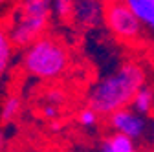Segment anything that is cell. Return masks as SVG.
<instances>
[{"mask_svg": "<svg viewBox=\"0 0 154 152\" xmlns=\"http://www.w3.org/2000/svg\"><path fill=\"white\" fill-rule=\"evenodd\" d=\"M50 18L46 17H15V24L9 29L11 41L17 48H26L46 33Z\"/></svg>", "mask_w": 154, "mask_h": 152, "instance_id": "5", "label": "cell"}, {"mask_svg": "<svg viewBox=\"0 0 154 152\" xmlns=\"http://www.w3.org/2000/svg\"><path fill=\"white\" fill-rule=\"evenodd\" d=\"M75 8V0H53L51 2V11L57 18L61 20H66V18H72Z\"/></svg>", "mask_w": 154, "mask_h": 152, "instance_id": "12", "label": "cell"}, {"mask_svg": "<svg viewBox=\"0 0 154 152\" xmlns=\"http://www.w3.org/2000/svg\"><path fill=\"white\" fill-rule=\"evenodd\" d=\"M46 99H48V103H53V105H57V106H61V105L64 103V93H63L61 90H51V92H48Z\"/></svg>", "mask_w": 154, "mask_h": 152, "instance_id": "15", "label": "cell"}, {"mask_svg": "<svg viewBox=\"0 0 154 152\" xmlns=\"http://www.w3.org/2000/svg\"><path fill=\"white\" fill-rule=\"evenodd\" d=\"M20 108H22V101L18 96H9L2 108H0V121L2 123H11L18 117V114H20Z\"/></svg>", "mask_w": 154, "mask_h": 152, "instance_id": "11", "label": "cell"}, {"mask_svg": "<svg viewBox=\"0 0 154 152\" xmlns=\"http://www.w3.org/2000/svg\"><path fill=\"white\" fill-rule=\"evenodd\" d=\"M145 81L147 75L143 66L136 61H127L90 88L88 106L95 108L101 116H110L112 112L128 106Z\"/></svg>", "mask_w": 154, "mask_h": 152, "instance_id": "1", "label": "cell"}, {"mask_svg": "<svg viewBox=\"0 0 154 152\" xmlns=\"http://www.w3.org/2000/svg\"><path fill=\"white\" fill-rule=\"evenodd\" d=\"M99 152H138V147H136V139L119 134V132H114L103 139Z\"/></svg>", "mask_w": 154, "mask_h": 152, "instance_id": "7", "label": "cell"}, {"mask_svg": "<svg viewBox=\"0 0 154 152\" xmlns=\"http://www.w3.org/2000/svg\"><path fill=\"white\" fill-rule=\"evenodd\" d=\"M99 116H101V114L95 110V108L86 106V108H83V110L79 112L77 121H79V125L85 126V128H94V126L99 125Z\"/></svg>", "mask_w": 154, "mask_h": 152, "instance_id": "13", "label": "cell"}, {"mask_svg": "<svg viewBox=\"0 0 154 152\" xmlns=\"http://www.w3.org/2000/svg\"><path fill=\"white\" fill-rule=\"evenodd\" d=\"M145 28L154 33V0H125Z\"/></svg>", "mask_w": 154, "mask_h": 152, "instance_id": "9", "label": "cell"}, {"mask_svg": "<svg viewBox=\"0 0 154 152\" xmlns=\"http://www.w3.org/2000/svg\"><path fill=\"white\" fill-rule=\"evenodd\" d=\"M106 117L112 132H119V134H125L132 139L143 138V134L147 132V116H141L130 106H123Z\"/></svg>", "mask_w": 154, "mask_h": 152, "instance_id": "4", "label": "cell"}, {"mask_svg": "<svg viewBox=\"0 0 154 152\" xmlns=\"http://www.w3.org/2000/svg\"><path fill=\"white\" fill-rule=\"evenodd\" d=\"M128 106L134 108L138 114H141V116H150V114H154V86L145 83L136 92V96L132 97Z\"/></svg>", "mask_w": 154, "mask_h": 152, "instance_id": "8", "label": "cell"}, {"mask_svg": "<svg viewBox=\"0 0 154 152\" xmlns=\"http://www.w3.org/2000/svg\"><path fill=\"white\" fill-rule=\"evenodd\" d=\"M103 22L116 39L125 44L138 42L143 35L141 20L128 8L125 0H105Z\"/></svg>", "mask_w": 154, "mask_h": 152, "instance_id": "3", "label": "cell"}, {"mask_svg": "<svg viewBox=\"0 0 154 152\" xmlns=\"http://www.w3.org/2000/svg\"><path fill=\"white\" fill-rule=\"evenodd\" d=\"M20 64L24 71L35 79L55 81L68 70L70 53L61 41L42 35L24 48Z\"/></svg>", "mask_w": 154, "mask_h": 152, "instance_id": "2", "label": "cell"}, {"mask_svg": "<svg viewBox=\"0 0 154 152\" xmlns=\"http://www.w3.org/2000/svg\"><path fill=\"white\" fill-rule=\"evenodd\" d=\"M0 145H2V134H0Z\"/></svg>", "mask_w": 154, "mask_h": 152, "instance_id": "17", "label": "cell"}, {"mask_svg": "<svg viewBox=\"0 0 154 152\" xmlns=\"http://www.w3.org/2000/svg\"><path fill=\"white\" fill-rule=\"evenodd\" d=\"M105 2L103 0H75L72 20L81 28H95L103 22Z\"/></svg>", "mask_w": 154, "mask_h": 152, "instance_id": "6", "label": "cell"}, {"mask_svg": "<svg viewBox=\"0 0 154 152\" xmlns=\"http://www.w3.org/2000/svg\"><path fill=\"white\" fill-rule=\"evenodd\" d=\"M13 41L9 31H6L4 28H0V75H4L8 71V68L11 66V59H13Z\"/></svg>", "mask_w": 154, "mask_h": 152, "instance_id": "10", "label": "cell"}, {"mask_svg": "<svg viewBox=\"0 0 154 152\" xmlns=\"http://www.w3.org/2000/svg\"><path fill=\"white\" fill-rule=\"evenodd\" d=\"M41 112H42V117L48 119V121H55L57 117H59V106L53 105V103H46Z\"/></svg>", "mask_w": 154, "mask_h": 152, "instance_id": "14", "label": "cell"}, {"mask_svg": "<svg viewBox=\"0 0 154 152\" xmlns=\"http://www.w3.org/2000/svg\"><path fill=\"white\" fill-rule=\"evenodd\" d=\"M2 4H4V0H0V6H2Z\"/></svg>", "mask_w": 154, "mask_h": 152, "instance_id": "18", "label": "cell"}, {"mask_svg": "<svg viewBox=\"0 0 154 152\" xmlns=\"http://www.w3.org/2000/svg\"><path fill=\"white\" fill-rule=\"evenodd\" d=\"M152 136H154V119H152Z\"/></svg>", "mask_w": 154, "mask_h": 152, "instance_id": "16", "label": "cell"}]
</instances>
